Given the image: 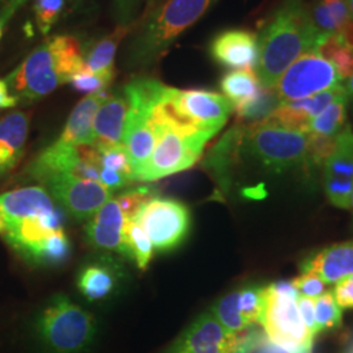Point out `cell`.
Segmentation results:
<instances>
[{
	"instance_id": "29",
	"label": "cell",
	"mask_w": 353,
	"mask_h": 353,
	"mask_svg": "<svg viewBox=\"0 0 353 353\" xmlns=\"http://www.w3.org/2000/svg\"><path fill=\"white\" fill-rule=\"evenodd\" d=\"M125 241H126L127 255H130L140 270H145L153 255V246L147 233L134 220L130 219L125 227Z\"/></svg>"
},
{
	"instance_id": "20",
	"label": "cell",
	"mask_w": 353,
	"mask_h": 353,
	"mask_svg": "<svg viewBox=\"0 0 353 353\" xmlns=\"http://www.w3.org/2000/svg\"><path fill=\"white\" fill-rule=\"evenodd\" d=\"M300 268L303 272H313L326 284L353 275V241L335 243L303 259Z\"/></svg>"
},
{
	"instance_id": "19",
	"label": "cell",
	"mask_w": 353,
	"mask_h": 353,
	"mask_svg": "<svg viewBox=\"0 0 353 353\" xmlns=\"http://www.w3.org/2000/svg\"><path fill=\"white\" fill-rule=\"evenodd\" d=\"M127 101L122 93L105 97L93 121V147L96 150L123 144Z\"/></svg>"
},
{
	"instance_id": "50",
	"label": "cell",
	"mask_w": 353,
	"mask_h": 353,
	"mask_svg": "<svg viewBox=\"0 0 353 353\" xmlns=\"http://www.w3.org/2000/svg\"><path fill=\"white\" fill-rule=\"evenodd\" d=\"M74 1H83V0H74Z\"/></svg>"
},
{
	"instance_id": "5",
	"label": "cell",
	"mask_w": 353,
	"mask_h": 353,
	"mask_svg": "<svg viewBox=\"0 0 353 353\" xmlns=\"http://www.w3.org/2000/svg\"><path fill=\"white\" fill-rule=\"evenodd\" d=\"M152 121L157 135L156 145L148 161L135 174V181H156L190 169L198 163L204 147L214 137L211 132L176 125L159 112L157 105Z\"/></svg>"
},
{
	"instance_id": "11",
	"label": "cell",
	"mask_w": 353,
	"mask_h": 353,
	"mask_svg": "<svg viewBox=\"0 0 353 353\" xmlns=\"http://www.w3.org/2000/svg\"><path fill=\"white\" fill-rule=\"evenodd\" d=\"M296 300L278 294L267 285L259 325L267 339L287 352L312 353L316 335L303 323Z\"/></svg>"
},
{
	"instance_id": "21",
	"label": "cell",
	"mask_w": 353,
	"mask_h": 353,
	"mask_svg": "<svg viewBox=\"0 0 353 353\" xmlns=\"http://www.w3.org/2000/svg\"><path fill=\"white\" fill-rule=\"evenodd\" d=\"M0 211L7 224L32 214H54L58 208L49 191L41 186H30L1 194Z\"/></svg>"
},
{
	"instance_id": "26",
	"label": "cell",
	"mask_w": 353,
	"mask_h": 353,
	"mask_svg": "<svg viewBox=\"0 0 353 353\" xmlns=\"http://www.w3.org/2000/svg\"><path fill=\"white\" fill-rule=\"evenodd\" d=\"M310 14L319 34L339 33L351 19L347 0H318L310 8Z\"/></svg>"
},
{
	"instance_id": "35",
	"label": "cell",
	"mask_w": 353,
	"mask_h": 353,
	"mask_svg": "<svg viewBox=\"0 0 353 353\" xmlns=\"http://www.w3.org/2000/svg\"><path fill=\"white\" fill-rule=\"evenodd\" d=\"M114 75H115L114 71L94 74L83 68L80 72H77L76 75L71 77L70 83L79 92L88 93V94H97V93H105V89L112 84Z\"/></svg>"
},
{
	"instance_id": "1",
	"label": "cell",
	"mask_w": 353,
	"mask_h": 353,
	"mask_svg": "<svg viewBox=\"0 0 353 353\" xmlns=\"http://www.w3.org/2000/svg\"><path fill=\"white\" fill-rule=\"evenodd\" d=\"M205 164L220 181L239 166H248L265 182L280 188L312 185L319 169L309 153V132L284 128L265 119L230 128Z\"/></svg>"
},
{
	"instance_id": "34",
	"label": "cell",
	"mask_w": 353,
	"mask_h": 353,
	"mask_svg": "<svg viewBox=\"0 0 353 353\" xmlns=\"http://www.w3.org/2000/svg\"><path fill=\"white\" fill-rule=\"evenodd\" d=\"M314 316L316 332L341 327V309L332 292H325L314 300Z\"/></svg>"
},
{
	"instance_id": "33",
	"label": "cell",
	"mask_w": 353,
	"mask_h": 353,
	"mask_svg": "<svg viewBox=\"0 0 353 353\" xmlns=\"http://www.w3.org/2000/svg\"><path fill=\"white\" fill-rule=\"evenodd\" d=\"M265 287L249 285L239 290L241 314L250 327L259 325L265 307Z\"/></svg>"
},
{
	"instance_id": "43",
	"label": "cell",
	"mask_w": 353,
	"mask_h": 353,
	"mask_svg": "<svg viewBox=\"0 0 353 353\" xmlns=\"http://www.w3.org/2000/svg\"><path fill=\"white\" fill-rule=\"evenodd\" d=\"M254 351H256V353H290L287 352L285 350L280 348L276 344H274L272 341H268L265 335H263V338L258 343V345Z\"/></svg>"
},
{
	"instance_id": "25",
	"label": "cell",
	"mask_w": 353,
	"mask_h": 353,
	"mask_svg": "<svg viewBox=\"0 0 353 353\" xmlns=\"http://www.w3.org/2000/svg\"><path fill=\"white\" fill-rule=\"evenodd\" d=\"M128 26H118L112 34L89 46L84 57V70L94 74L114 71V59L121 41L126 37Z\"/></svg>"
},
{
	"instance_id": "22",
	"label": "cell",
	"mask_w": 353,
	"mask_h": 353,
	"mask_svg": "<svg viewBox=\"0 0 353 353\" xmlns=\"http://www.w3.org/2000/svg\"><path fill=\"white\" fill-rule=\"evenodd\" d=\"M29 132V118L14 112L0 119V176H6L20 163Z\"/></svg>"
},
{
	"instance_id": "23",
	"label": "cell",
	"mask_w": 353,
	"mask_h": 353,
	"mask_svg": "<svg viewBox=\"0 0 353 353\" xmlns=\"http://www.w3.org/2000/svg\"><path fill=\"white\" fill-rule=\"evenodd\" d=\"M105 97L106 93L88 94L79 102L58 140L75 147H93V121Z\"/></svg>"
},
{
	"instance_id": "49",
	"label": "cell",
	"mask_w": 353,
	"mask_h": 353,
	"mask_svg": "<svg viewBox=\"0 0 353 353\" xmlns=\"http://www.w3.org/2000/svg\"><path fill=\"white\" fill-rule=\"evenodd\" d=\"M351 208H352V211H353V191H352V195H351Z\"/></svg>"
},
{
	"instance_id": "13",
	"label": "cell",
	"mask_w": 353,
	"mask_h": 353,
	"mask_svg": "<svg viewBox=\"0 0 353 353\" xmlns=\"http://www.w3.org/2000/svg\"><path fill=\"white\" fill-rule=\"evenodd\" d=\"M344 83L334 64L309 51L296 59L274 87L279 101L292 102L312 97Z\"/></svg>"
},
{
	"instance_id": "37",
	"label": "cell",
	"mask_w": 353,
	"mask_h": 353,
	"mask_svg": "<svg viewBox=\"0 0 353 353\" xmlns=\"http://www.w3.org/2000/svg\"><path fill=\"white\" fill-rule=\"evenodd\" d=\"M292 284L300 296L313 300L323 294L326 287V283L313 272H303L299 278L293 279Z\"/></svg>"
},
{
	"instance_id": "32",
	"label": "cell",
	"mask_w": 353,
	"mask_h": 353,
	"mask_svg": "<svg viewBox=\"0 0 353 353\" xmlns=\"http://www.w3.org/2000/svg\"><path fill=\"white\" fill-rule=\"evenodd\" d=\"M96 151H97V160H99L100 170L114 172L121 176H126L131 182L135 181L134 179V166H132L131 159H130L123 144L115 145V147L100 148Z\"/></svg>"
},
{
	"instance_id": "15",
	"label": "cell",
	"mask_w": 353,
	"mask_h": 353,
	"mask_svg": "<svg viewBox=\"0 0 353 353\" xmlns=\"http://www.w3.org/2000/svg\"><path fill=\"white\" fill-rule=\"evenodd\" d=\"M26 174L41 183L62 174H72L100 182L97 151L93 147H75L57 140L30 163Z\"/></svg>"
},
{
	"instance_id": "12",
	"label": "cell",
	"mask_w": 353,
	"mask_h": 353,
	"mask_svg": "<svg viewBox=\"0 0 353 353\" xmlns=\"http://www.w3.org/2000/svg\"><path fill=\"white\" fill-rule=\"evenodd\" d=\"M150 191L137 189L110 199L92 216L87 225L88 242L103 252L127 254L125 241L126 223L137 214L140 205L150 199Z\"/></svg>"
},
{
	"instance_id": "41",
	"label": "cell",
	"mask_w": 353,
	"mask_h": 353,
	"mask_svg": "<svg viewBox=\"0 0 353 353\" xmlns=\"http://www.w3.org/2000/svg\"><path fill=\"white\" fill-rule=\"evenodd\" d=\"M28 0H0V23L6 24L12 19Z\"/></svg>"
},
{
	"instance_id": "36",
	"label": "cell",
	"mask_w": 353,
	"mask_h": 353,
	"mask_svg": "<svg viewBox=\"0 0 353 353\" xmlns=\"http://www.w3.org/2000/svg\"><path fill=\"white\" fill-rule=\"evenodd\" d=\"M65 0H36L34 14L38 29L42 34H48L63 12Z\"/></svg>"
},
{
	"instance_id": "31",
	"label": "cell",
	"mask_w": 353,
	"mask_h": 353,
	"mask_svg": "<svg viewBox=\"0 0 353 353\" xmlns=\"http://www.w3.org/2000/svg\"><path fill=\"white\" fill-rule=\"evenodd\" d=\"M280 103L281 102L279 101L274 89L262 88L259 94L252 102L237 109L236 112L242 121L248 123H255L265 119Z\"/></svg>"
},
{
	"instance_id": "38",
	"label": "cell",
	"mask_w": 353,
	"mask_h": 353,
	"mask_svg": "<svg viewBox=\"0 0 353 353\" xmlns=\"http://www.w3.org/2000/svg\"><path fill=\"white\" fill-rule=\"evenodd\" d=\"M332 293L341 309H353V275L338 280Z\"/></svg>"
},
{
	"instance_id": "2",
	"label": "cell",
	"mask_w": 353,
	"mask_h": 353,
	"mask_svg": "<svg viewBox=\"0 0 353 353\" xmlns=\"http://www.w3.org/2000/svg\"><path fill=\"white\" fill-rule=\"evenodd\" d=\"M318 36L303 0H283L258 34L259 61L255 70L262 87L274 89L290 64L313 51Z\"/></svg>"
},
{
	"instance_id": "16",
	"label": "cell",
	"mask_w": 353,
	"mask_h": 353,
	"mask_svg": "<svg viewBox=\"0 0 353 353\" xmlns=\"http://www.w3.org/2000/svg\"><path fill=\"white\" fill-rule=\"evenodd\" d=\"M43 185L52 199L61 203L76 219L93 216L113 195V190L101 182L72 174L52 176Z\"/></svg>"
},
{
	"instance_id": "4",
	"label": "cell",
	"mask_w": 353,
	"mask_h": 353,
	"mask_svg": "<svg viewBox=\"0 0 353 353\" xmlns=\"http://www.w3.org/2000/svg\"><path fill=\"white\" fill-rule=\"evenodd\" d=\"M219 0H165L152 11L127 48L128 67L159 61L183 32L199 21Z\"/></svg>"
},
{
	"instance_id": "24",
	"label": "cell",
	"mask_w": 353,
	"mask_h": 353,
	"mask_svg": "<svg viewBox=\"0 0 353 353\" xmlns=\"http://www.w3.org/2000/svg\"><path fill=\"white\" fill-rule=\"evenodd\" d=\"M220 87L234 110L252 102L263 88L254 70H233L228 72L223 76Z\"/></svg>"
},
{
	"instance_id": "48",
	"label": "cell",
	"mask_w": 353,
	"mask_h": 353,
	"mask_svg": "<svg viewBox=\"0 0 353 353\" xmlns=\"http://www.w3.org/2000/svg\"><path fill=\"white\" fill-rule=\"evenodd\" d=\"M4 26L6 24H3V23H0V39L3 37V32H4Z\"/></svg>"
},
{
	"instance_id": "28",
	"label": "cell",
	"mask_w": 353,
	"mask_h": 353,
	"mask_svg": "<svg viewBox=\"0 0 353 353\" xmlns=\"http://www.w3.org/2000/svg\"><path fill=\"white\" fill-rule=\"evenodd\" d=\"M115 285L113 271L105 265H93L84 268L79 278V288L89 301L108 297Z\"/></svg>"
},
{
	"instance_id": "17",
	"label": "cell",
	"mask_w": 353,
	"mask_h": 353,
	"mask_svg": "<svg viewBox=\"0 0 353 353\" xmlns=\"http://www.w3.org/2000/svg\"><path fill=\"white\" fill-rule=\"evenodd\" d=\"M323 188L328 201L339 208H351L353 191V131L345 128L336 147L322 166Z\"/></svg>"
},
{
	"instance_id": "6",
	"label": "cell",
	"mask_w": 353,
	"mask_h": 353,
	"mask_svg": "<svg viewBox=\"0 0 353 353\" xmlns=\"http://www.w3.org/2000/svg\"><path fill=\"white\" fill-rule=\"evenodd\" d=\"M33 332L45 353H84L96 338L93 316L63 294H57L38 314Z\"/></svg>"
},
{
	"instance_id": "44",
	"label": "cell",
	"mask_w": 353,
	"mask_h": 353,
	"mask_svg": "<svg viewBox=\"0 0 353 353\" xmlns=\"http://www.w3.org/2000/svg\"><path fill=\"white\" fill-rule=\"evenodd\" d=\"M339 36H341V39H343V42L348 46V48H351L353 49V20L352 19H350L343 28H341V30H339V33H338Z\"/></svg>"
},
{
	"instance_id": "39",
	"label": "cell",
	"mask_w": 353,
	"mask_h": 353,
	"mask_svg": "<svg viewBox=\"0 0 353 353\" xmlns=\"http://www.w3.org/2000/svg\"><path fill=\"white\" fill-rule=\"evenodd\" d=\"M141 0H114L115 14L119 26H127L139 11Z\"/></svg>"
},
{
	"instance_id": "40",
	"label": "cell",
	"mask_w": 353,
	"mask_h": 353,
	"mask_svg": "<svg viewBox=\"0 0 353 353\" xmlns=\"http://www.w3.org/2000/svg\"><path fill=\"white\" fill-rule=\"evenodd\" d=\"M299 313L303 318V323L314 335H316V316H314V300L300 296L296 300Z\"/></svg>"
},
{
	"instance_id": "18",
	"label": "cell",
	"mask_w": 353,
	"mask_h": 353,
	"mask_svg": "<svg viewBox=\"0 0 353 353\" xmlns=\"http://www.w3.org/2000/svg\"><path fill=\"white\" fill-rule=\"evenodd\" d=\"M216 63L234 70H255L259 61L258 36L245 29H229L219 33L210 45Z\"/></svg>"
},
{
	"instance_id": "27",
	"label": "cell",
	"mask_w": 353,
	"mask_h": 353,
	"mask_svg": "<svg viewBox=\"0 0 353 353\" xmlns=\"http://www.w3.org/2000/svg\"><path fill=\"white\" fill-rule=\"evenodd\" d=\"M348 93L341 96L336 101L328 105L322 113L316 115L307 127V132L336 138L341 132L348 128Z\"/></svg>"
},
{
	"instance_id": "30",
	"label": "cell",
	"mask_w": 353,
	"mask_h": 353,
	"mask_svg": "<svg viewBox=\"0 0 353 353\" xmlns=\"http://www.w3.org/2000/svg\"><path fill=\"white\" fill-rule=\"evenodd\" d=\"M212 314L223 327L233 334H241L252 328L241 314L239 290H234L220 299L212 307Z\"/></svg>"
},
{
	"instance_id": "9",
	"label": "cell",
	"mask_w": 353,
	"mask_h": 353,
	"mask_svg": "<svg viewBox=\"0 0 353 353\" xmlns=\"http://www.w3.org/2000/svg\"><path fill=\"white\" fill-rule=\"evenodd\" d=\"M157 109L176 125L216 135L234 108L224 94L202 89L165 87Z\"/></svg>"
},
{
	"instance_id": "45",
	"label": "cell",
	"mask_w": 353,
	"mask_h": 353,
	"mask_svg": "<svg viewBox=\"0 0 353 353\" xmlns=\"http://www.w3.org/2000/svg\"><path fill=\"white\" fill-rule=\"evenodd\" d=\"M345 87H347V93H348V101L352 103L353 108V76L345 81Z\"/></svg>"
},
{
	"instance_id": "47",
	"label": "cell",
	"mask_w": 353,
	"mask_h": 353,
	"mask_svg": "<svg viewBox=\"0 0 353 353\" xmlns=\"http://www.w3.org/2000/svg\"><path fill=\"white\" fill-rule=\"evenodd\" d=\"M348 1V7H350V12H351V19L353 20V0H347Z\"/></svg>"
},
{
	"instance_id": "42",
	"label": "cell",
	"mask_w": 353,
	"mask_h": 353,
	"mask_svg": "<svg viewBox=\"0 0 353 353\" xmlns=\"http://www.w3.org/2000/svg\"><path fill=\"white\" fill-rule=\"evenodd\" d=\"M19 103L4 79H0V109H11Z\"/></svg>"
},
{
	"instance_id": "8",
	"label": "cell",
	"mask_w": 353,
	"mask_h": 353,
	"mask_svg": "<svg viewBox=\"0 0 353 353\" xmlns=\"http://www.w3.org/2000/svg\"><path fill=\"white\" fill-rule=\"evenodd\" d=\"M3 237L26 259L61 263L70 254V241L62 228V214H32L6 224Z\"/></svg>"
},
{
	"instance_id": "46",
	"label": "cell",
	"mask_w": 353,
	"mask_h": 353,
	"mask_svg": "<svg viewBox=\"0 0 353 353\" xmlns=\"http://www.w3.org/2000/svg\"><path fill=\"white\" fill-rule=\"evenodd\" d=\"M4 230H6V220H4V216L0 211V234H3Z\"/></svg>"
},
{
	"instance_id": "10",
	"label": "cell",
	"mask_w": 353,
	"mask_h": 353,
	"mask_svg": "<svg viewBox=\"0 0 353 353\" xmlns=\"http://www.w3.org/2000/svg\"><path fill=\"white\" fill-rule=\"evenodd\" d=\"M265 332L248 330L233 334L212 313L198 316L165 353H252Z\"/></svg>"
},
{
	"instance_id": "7",
	"label": "cell",
	"mask_w": 353,
	"mask_h": 353,
	"mask_svg": "<svg viewBox=\"0 0 353 353\" xmlns=\"http://www.w3.org/2000/svg\"><path fill=\"white\" fill-rule=\"evenodd\" d=\"M164 89L163 83L150 77L132 80L123 88L127 101L123 145L134 166V178L154 150L157 135L152 115Z\"/></svg>"
},
{
	"instance_id": "14",
	"label": "cell",
	"mask_w": 353,
	"mask_h": 353,
	"mask_svg": "<svg viewBox=\"0 0 353 353\" xmlns=\"http://www.w3.org/2000/svg\"><path fill=\"white\" fill-rule=\"evenodd\" d=\"M131 219L143 228L152 246L160 252L174 249L189 233V208L173 199L151 196Z\"/></svg>"
},
{
	"instance_id": "3",
	"label": "cell",
	"mask_w": 353,
	"mask_h": 353,
	"mask_svg": "<svg viewBox=\"0 0 353 353\" xmlns=\"http://www.w3.org/2000/svg\"><path fill=\"white\" fill-rule=\"evenodd\" d=\"M84 68L80 43L71 36H55L39 45L4 80L19 102L38 101Z\"/></svg>"
},
{
	"instance_id": "51",
	"label": "cell",
	"mask_w": 353,
	"mask_h": 353,
	"mask_svg": "<svg viewBox=\"0 0 353 353\" xmlns=\"http://www.w3.org/2000/svg\"><path fill=\"white\" fill-rule=\"evenodd\" d=\"M352 353H353V351H352Z\"/></svg>"
}]
</instances>
